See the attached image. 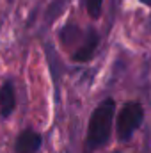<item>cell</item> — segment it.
<instances>
[{"instance_id":"1","label":"cell","mask_w":151,"mask_h":153,"mask_svg":"<svg viewBox=\"0 0 151 153\" xmlns=\"http://www.w3.org/2000/svg\"><path fill=\"white\" fill-rule=\"evenodd\" d=\"M115 116V103L112 98L103 100L89 117L87 135L84 143V153H94L103 148L112 135V125Z\"/></svg>"},{"instance_id":"2","label":"cell","mask_w":151,"mask_h":153,"mask_svg":"<svg viewBox=\"0 0 151 153\" xmlns=\"http://www.w3.org/2000/svg\"><path fill=\"white\" fill-rule=\"evenodd\" d=\"M144 109L137 102H128L121 107L115 117V134L121 143H126L132 139V135L137 132V128L142 125Z\"/></svg>"},{"instance_id":"3","label":"cell","mask_w":151,"mask_h":153,"mask_svg":"<svg viewBox=\"0 0 151 153\" xmlns=\"http://www.w3.org/2000/svg\"><path fill=\"white\" fill-rule=\"evenodd\" d=\"M41 146H43V135L38 130L29 126L16 135L13 153H39Z\"/></svg>"},{"instance_id":"4","label":"cell","mask_w":151,"mask_h":153,"mask_svg":"<svg viewBox=\"0 0 151 153\" xmlns=\"http://www.w3.org/2000/svg\"><path fill=\"white\" fill-rule=\"evenodd\" d=\"M16 109V91L11 80H5L0 85V117L7 119Z\"/></svg>"},{"instance_id":"5","label":"cell","mask_w":151,"mask_h":153,"mask_svg":"<svg viewBox=\"0 0 151 153\" xmlns=\"http://www.w3.org/2000/svg\"><path fill=\"white\" fill-rule=\"evenodd\" d=\"M98 41H100L98 32L94 29H89L85 39L80 43V46L73 52V61H76V62H87L94 55V50L98 46Z\"/></svg>"},{"instance_id":"6","label":"cell","mask_w":151,"mask_h":153,"mask_svg":"<svg viewBox=\"0 0 151 153\" xmlns=\"http://www.w3.org/2000/svg\"><path fill=\"white\" fill-rule=\"evenodd\" d=\"M80 29L73 25V23H70V25H66L62 30H61V39H62V43L64 45H71V43H76V41H80Z\"/></svg>"},{"instance_id":"7","label":"cell","mask_w":151,"mask_h":153,"mask_svg":"<svg viewBox=\"0 0 151 153\" xmlns=\"http://www.w3.org/2000/svg\"><path fill=\"white\" fill-rule=\"evenodd\" d=\"M101 5H103V0H85V7L91 18H98L101 14Z\"/></svg>"},{"instance_id":"8","label":"cell","mask_w":151,"mask_h":153,"mask_svg":"<svg viewBox=\"0 0 151 153\" xmlns=\"http://www.w3.org/2000/svg\"><path fill=\"white\" fill-rule=\"evenodd\" d=\"M114 153H121V152H114Z\"/></svg>"}]
</instances>
